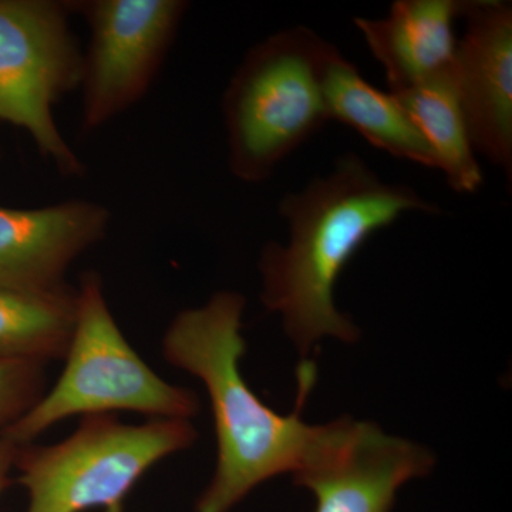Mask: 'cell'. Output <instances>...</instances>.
Segmentation results:
<instances>
[{
    "instance_id": "cell-7",
    "label": "cell",
    "mask_w": 512,
    "mask_h": 512,
    "mask_svg": "<svg viewBox=\"0 0 512 512\" xmlns=\"http://www.w3.org/2000/svg\"><path fill=\"white\" fill-rule=\"evenodd\" d=\"M89 25L83 52L82 126L99 130L150 92L173 47L184 0H70Z\"/></svg>"
},
{
    "instance_id": "cell-4",
    "label": "cell",
    "mask_w": 512,
    "mask_h": 512,
    "mask_svg": "<svg viewBox=\"0 0 512 512\" xmlns=\"http://www.w3.org/2000/svg\"><path fill=\"white\" fill-rule=\"evenodd\" d=\"M64 370L25 416L0 431L23 446L74 416L133 412L148 419L190 420L201 409L197 393L165 382L127 342L110 311L103 279L84 272Z\"/></svg>"
},
{
    "instance_id": "cell-12",
    "label": "cell",
    "mask_w": 512,
    "mask_h": 512,
    "mask_svg": "<svg viewBox=\"0 0 512 512\" xmlns=\"http://www.w3.org/2000/svg\"><path fill=\"white\" fill-rule=\"evenodd\" d=\"M323 90L330 121L353 128L367 143L389 156L436 168L426 138L399 99L366 82L355 64L339 50L326 66Z\"/></svg>"
},
{
    "instance_id": "cell-11",
    "label": "cell",
    "mask_w": 512,
    "mask_h": 512,
    "mask_svg": "<svg viewBox=\"0 0 512 512\" xmlns=\"http://www.w3.org/2000/svg\"><path fill=\"white\" fill-rule=\"evenodd\" d=\"M463 2L397 0L384 18L355 19L370 53L382 64L389 92L409 89L450 69Z\"/></svg>"
},
{
    "instance_id": "cell-10",
    "label": "cell",
    "mask_w": 512,
    "mask_h": 512,
    "mask_svg": "<svg viewBox=\"0 0 512 512\" xmlns=\"http://www.w3.org/2000/svg\"><path fill=\"white\" fill-rule=\"evenodd\" d=\"M110 222L109 208L89 200L29 210L0 205V289L30 296L73 292L67 271L106 238Z\"/></svg>"
},
{
    "instance_id": "cell-15",
    "label": "cell",
    "mask_w": 512,
    "mask_h": 512,
    "mask_svg": "<svg viewBox=\"0 0 512 512\" xmlns=\"http://www.w3.org/2000/svg\"><path fill=\"white\" fill-rule=\"evenodd\" d=\"M43 363L0 356V431L8 429L45 394Z\"/></svg>"
},
{
    "instance_id": "cell-2",
    "label": "cell",
    "mask_w": 512,
    "mask_h": 512,
    "mask_svg": "<svg viewBox=\"0 0 512 512\" xmlns=\"http://www.w3.org/2000/svg\"><path fill=\"white\" fill-rule=\"evenodd\" d=\"M245 306L241 293H214L200 308L178 313L163 336L164 359L201 380L214 416L217 467L195 512H231L265 481L293 476L308 464L325 434L326 424L302 420L301 404L289 416L276 413L242 376Z\"/></svg>"
},
{
    "instance_id": "cell-8",
    "label": "cell",
    "mask_w": 512,
    "mask_h": 512,
    "mask_svg": "<svg viewBox=\"0 0 512 512\" xmlns=\"http://www.w3.org/2000/svg\"><path fill=\"white\" fill-rule=\"evenodd\" d=\"M434 464L421 444L342 417L326 424L311 460L292 478L315 495V512H392L400 488L429 476Z\"/></svg>"
},
{
    "instance_id": "cell-6",
    "label": "cell",
    "mask_w": 512,
    "mask_h": 512,
    "mask_svg": "<svg viewBox=\"0 0 512 512\" xmlns=\"http://www.w3.org/2000/svg\"><path fill=\"white\" fill-rule=\"evenodd\" d=\"M72 15L70 0H0V121L23 128L62 177L83 178L86 165L55 117L82 80Z\"/></svg>"
},
{
    "instance_id": "cell-17",
    "label": "cell",
    "mask_w": 512,
    "mask_h": 512,
    "mask_svg": "<svg viewBox=\"0 0 512 512\" xmlns=\"http://www.w3.org/2000/svg\"><path fill=\"white\" fill-rule=\"evenodd\" d=\"M103 512H124L123 504L111 505V507L106 508Z\"/></svg>"
},
{
    "instance_id": "cell-16",
    "label": "cell",
    "mask_w": 512,
    "mask_h": 512,
    "mask_svg": "<svg viewBox=\"0 0 512 512\" xmlns=\"http://www.w3.org/2000/svg\"><path fill=\"white\" fill-rule=\"evenodd\" d=\"M18 444L10 441L8 437L0 434V495L10 484V471L15 467V458L18 454Z\"/></svg>"
},
{
    "instance_id": "cell-13",
    "label": "cell",
    "mask_w": 512,
    "mask_h": 512,
    "mask_svg": "<svg viewBox=\"0 0 512 512\" xmlns=\"http://www.w3.org/2000/svg\"><path fill=\"white\" fill-rule=\"evenodd\" d=\"M392 94L426 138L436 170L444 174L448 187L460 194L476 192L483 184V171L471 143L451 67Z\"/></svg>"
},
{
    "instance_id": "cell-5",
    "label": "cell",
    "mask_w": 512,
    "mask_h": 512,
    "mask_svg": "<svg viewBox=\"0 0 512 512\" xmlns=\"http://www.w3.org/2000/svg\"><path fill=\"white\" fill-rule=\"evenodd\" d=\"M198 439L190 420L126 424L113 414L80 419L72 436L50 446L23 444L15 458L26 512H84L123 504L150 468Z\"/></svg>"
},
{
    "instance_id": "cell-3",
    "label": "cell",
    "mask_w": 512,
    "mask_h": 512,
    "mask_svg": "<svg viewBox=\"0 0 512 512\" xmlns=\"http://www.w3.org/2000/svg\"><path fill=\"white\" fill-rule=\"evenodd\" d=\"M338 47L296 26L256 43L222 99L232 175L268 180L279 164L328 124L326 66Z\"/></svg>"
},
{
    "instance_id": "cell-1",
    "label": "cell",
    "mask_w": 512,
    "mask_h": 512,
    "mask_svg": "<svg viewBox=\"0 0 512 512\" xmlns=\"http://www.w3.org/2000/svg\"><path fill=\"white\" fill-rule=\"evenodd\" d=\"M412 212L437 214L439 208L409 185L386 183L353 153L340 156L325 177L282 198L279 215L289 239L262 249L261 298L282 316L302 356L323 338L360 339L359 328L336 308V282L367 239Z\"/></svg>"
},
{
    "instance_id": "cell-9",
    "label": "cell",
    "mask_w": 512,
    "mask_h": 512,
    "mask_svg": "<svg viewBox=\"0 0 512 512\" xmlns=\"http://www.w3.org/2000/svg\"><path fill=\"white\" fill-rule=\"evenodd\" d=\"M466 30L454 55V83L476 153L512 170V6L464 0Z\"/></svg>"
},
{
    "instance_id": "cell-14",
    "label": "cell",
    "mask_w": 512,
    "mask_h": 512,
    "mask_svg": "<svg viewBox=\"0 0 512 512\" xmlns=\"http://www.w3.org/2000/svg\"><path fill=\"white\" fill-rule=\"evenodd\" d=\"M77 289L30 296L0 289V356L47 365L63 360L76 318Z\"/></svg>"
}]
</instances>
